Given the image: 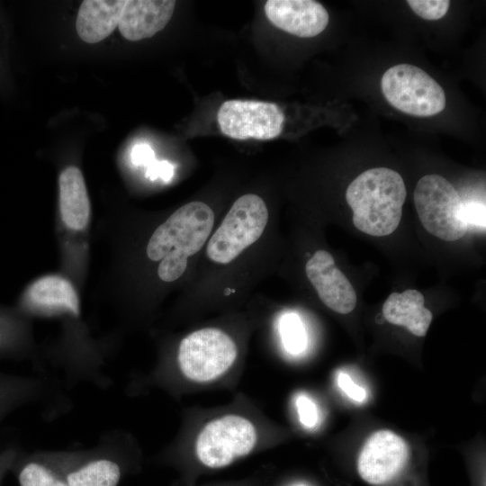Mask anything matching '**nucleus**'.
Returning a JSON list of instances; mask_svg holds the SVG:
<instances>
[{
  "instance_id": "nucleus-1",
  "label": "nucleus",
  "mask_w": 486,
  "mask_h": 486,
  "mask_svg": "<svg viewBox=\"0 0 486 486\" xmlns=\"http://www.w3.org/2000/svg\"><path fill=\"white\" fill-rule=\"evenodd\" d=\"M215 220L212 209L200 201L190 202L175 211L153 232L148 241V258L158 263L157 274L164 283L180 279L189 258L206 245Z\"/></svg>"
},
{
  "instance_id": "nucleus-2",
  "label": "nucleus",
  "mask_w": 486,
  "mask_h": 486,
  "mask_svg": "<svg viewBox=\"0 0 486 486\" xmlns=\"http://www.w3.org/2000/svg\"><path fill=\"white\" fill-rule=\"evenodd\" d=\"M406 194L398 172L386 167L365 170L346 191L355 227L375 237L392 234L400 222Z\"/></svg>"
},
{
  "instance_id": "nucleus-3",
  "label": "nucleus",
  "mask_w": 486,
  "mask_h": 486,
  "mask_svg": "<svg viewBox=\"0 0 486 486\" xmlns=\"http://www.w3.org/2000/svg\"><path fill=\"white\" fill-rule=\"evenodd\" d=\"M265 201L255 194L238 197L206 242L207 258L229 265L262 236L268 222Z\"/></svg>"
},
{
  "instance_id": "nucleus-4",
  "label": "nucleus",
  "mask_w": 486,
  "mask_h": 486,
  "mask_svg": "<svg viewBox=\"0 0 486 486\" xmlns=\"http://www.w3.org/2000/svg\"><path fill=\"white\" fill-rule=\"evenodd\" d=\"M414 203L423 227L446 241L463 238L467 223L463 216V202L452 185L439 175L421 177L414 191Z\"/></svg>"
},
{
  "instance_id": "nucleus-5",
  "label": "nucleus",
  "mask_w": 486,
  "mask_h": 486,
  "mask_svg": "<svg viewBox=\"0 0 486 486\" xmlns=\"http://www.w3.org/2000/svg\"><path fill=\"white\" fill-rule=\"evenodd\" d=\"M382 92L397 110L413 116L429 117L446 107V94L441 86L420 68L398 64L382 76Z\"/></svg>"
},
{
  "instance_id": "nucleus-6",
  "label": "nucleus",
  "mask_w": 486,
  "mask_h": 486,
  "mask_svg": "<svg viewBox=\"0 0 486 486\" xmlns=\"http://www.w3.org/2000/svg\"><path fill=\"white\" fill-rule=\"evenodd\" d=\"M238 354L234 340L223 330L205 328L180 342L177 361L182 374L196 382H207L227 372Z\"/></svg>"
},
{
  "instance_id": "nucleus-7",
  "label": "nucleus",
  "mask_w": 486,
  "mask_h": 486,
  "mask_svg": "<svg viewBox=\"0 0 486 486\" xmlns=\"http://www.w3.org/2000/svg\"><path fill=\"white\" fill-rule=\"evenodd\" d=\"M256 443L252 422L238 415H226L202 428L195 442V454L204 466L222 468L249 454Z\"/></svg>"
},
{
  "instance_id": "nucleus-8",
  "label": "nucleus",
  "mask_w": 486,
  "mask_h": 486,
  "mask_svg": "<svg viewBox=\"0 0 486 486\" xmlns=\"http://www.w3.org/2000/svg\"><path fill=\"white\" fill-rule=\"evenodd\" d=\"M217 122L221 132L231 139L268 140L281 134L284 114L274 103L231 99L220 104Z\"/></svg>"
},
{
  "instance_id": "nucleus-9",
  "label": "nucleus",
  "mask_w": 486,
  "mask_h": 486,
  "mask_svg": "<svg viewBox=\"0 0 486 486\" xmlns=\"http://www.w3.org/2000/svg\"><path fill=\"white\" fill-rule=\"evenodd\" d=\"M409 459L406 442L391 430L373 433L358 457L357 471L369 484L382 485L395 479Z\"/></svg>"
},
{
  "instance_id": "nucleus-10",
  "label": "nucleus",
  "mask_w": 486,
  "mask_h": 486,
  "mask_svg": "<svg viewBox=\"0 0 486 486\" xmlns=\"http://www.w3.org/2000/svg\"><path fill=\"white\" fill-rule=\"evenodd\" d=\"M305 272L321 302L332 310L350 313L356 305V293L346 277L336 266L333 256L320 249L307 261Z\"/></svg>"
},
{
  "instance_id": "nucleus-11",
  "label": "nucleus",
  "mask_w": 486,
  "mask_h": 486,
  "mask_svg": "<svg viewBox=\"0 0 486 486\" xmlns=\"http://www.w3.org/2000/svg\"><path fill=\"white\" fill-rule=\"evenodd\" d=\"M264 8L274 26L301 38L319 35L329 20L325 7L313 0H268Z\"/></svg>"
},
{
  "instance_id": "nucleus-12",
  "label": "nucleus",
  "mask_w": 486,
  "mask_h": 486,
  "mask_svg": "<svg viewBox=\"0 0 486 486\" xmlns=\"http://www.w3.org/2000/svg\"><path fill=\"white\" fill-rule=\"evenodd\" d=\"M175 7L173 0H129L121 15L119 31L130 41L150 38L167 24Z\"/></svg>"
},
{
  "instance_id": "nucleus-13",
  "label": "nucleus",
  "mask_w": 486,
  "mask_h": 486,
  "mask_svg": "<svg viewBox=\"0 0 486 486\" xmlns=\"http://www.w3.org/2000/svg\"><path fill=\"white\" fill-rule=\"evenodd\" d=\"M21 303L30 310L79 313V300L74 286L58 275H46L35 280L25 290Z\"/></svg>"
},
{
  "instance_id": "nucleus-14",
  "label": "nucleus",
  "mask_w": 486,
  "mask_h": 486,
  "mask_svg": "<svg viewBox=\"0 0 486 486\" xmlns=\"http://www.w3.org/2000/svg\"><path fill=\"white\" fill-rule=\"evenodd\" d=\"M125 0H86L77 13L76 30L86 43H97L118 26Z\"/></svg>"
},
{
  "instance_id": "nucleus-15",
  "label": "nucleus",
  "mask_w": 486,
  "mask_h": 486,
  "mask_svg": "<svg viewBox=\"0 0 486 486\" xmlns=\"http://www.w3.org/2000/svg\"><path fill=\"white\" fill-rule=\"evenodd\" d=\"M59 208L65 225L74 230H82L90 219V201L80 169L70 166L59 175Z\"/></svg>"
},
{
  "instance_id": "nucleus-16",
  "label": "nucleus",
  "mask_w": 486,
  "mask_h": 486,
  "mask_svg": "<svg viewBox=\"0 0 486 486\" xmlns=\"http://www.w3.org/2000/svg\"><path fill=\"white\" fill-rule=\"evenodd\" d=\"M424 296L417 290L392 292L382 305V314L393 325L404 326L413 335L424 337L432 313L424 306Z\"/></svg>"
},
{
  "instance_id": "nucleus-17",
  "label": "nucleus",
  "mask_w": 486,
  "mask_h": 486,
  "mask_svg": "<svg viewBox=\"0 0 486 486\" xmlns=\"http://www.w3.org/2000/svg\"><path fill=\"white\" fill-rule=\"evenodd\" d=\"M121 476L119 465L108 459L87 463L67 477L68 486H117Z\"/></svg>"
},
{
  "instance_id": "nucleus-18",
  "label": "nucleus",
  "mask_w": 486,
  "mask_h": 486,
  "mask_svg": "<svg viewBox=\"0 0 486 486\" xmlns=\"http://www.w3.org/2000/svg\"><path fill=\"white\" fill-rule=\"evenodd\" d=\"M279 330L283 345L289 354L297 356L305 350L306 332L297 314L284 313L280 319Z\"/></svg>"
},
{
  "instance_id": "nucleus-19",
  "label": "nucleus",
  "mask_w": 486,
  "mask_h": 486,
  "mask_svg": "<svg viewBox=\"0 0 486 486\" xmlns=\"http://www.w3.org/2000/svg\"><path fill=\"white\" fill-rule=\"evenodd\" d=\"M18 480L20 486H68L67 482L58 479L51 471L36 462L23 465Z\"/></svg>"
},
{
  "instance_id": "nucleus-20",
  "label": "nucleus",
  "mask_w": 486,
  "mask_h": 486,
  "mask_svg": "<svg viewBox=\"0 0 486 486\" xmlns=\"http://www.w3.org/2000/svg\"><path fill=\"white\" fill-rule=\"evenodd\" d=\"M412 11L426 20H438L447 12L450 2L447 0H409Z\"/></svg>"
},
{
  "instance_id": "nucleus-21",
  "label": "nucleus",
  "mask_w": 486,
  "mask_h": 486,
  "mask_svg": "<svg viewBox=\"0 0 486 486\" xmlns=\"http://www.w3.org/2000/svg\"><path fill=\"white\" fill-rule=\"evenodd\" d=\"M21 395L20 382L0 374V418L19 401Z\"/></svg>"
},
{
  "instance_id": "nucleus-22",
  "label": "nucleus",
  "mask_w": 486,
  "mask_h": 486,
  "mask_svg": "<svg viewBox=\"0 0 486 486\" xmlns=\"http://www.w3.org/2000/svg\"><path fill=\"white\" fill-rule=\"evenodd\" d=\"M295 403L302 424L307 428H313L318 421V411L315 403L303 394H300L296 398Z\"/></svg>"
},
{
  "instance_id": "nucleus-23",
  "label": "nucleus",
  "mask_w": 486,
  "mask_h": 486,
  "mask_svg": "<svg viewBox=\"0 0 486 486\" xmlns=\"http://www.w3.org/2000/svg\"><path fill=\"white\" fill-rule=\"evenodd\" d=\"M338 384L340 389L352 400L357 402H362L365 400L366 392L364 389L356 384L346 373H338Z\"/></svg>"
},
{
  "instance_id": "nucleus-24",
  "label": "nucleus",
  "mask_w": 486,
  "mask_h": 486,
  "mask_svg": "<svg viewBox=\"0 0 486 486\" xmlns=\"http://www.w3.org/2000/svg\"><path fill=\"white\" fill-rule=\"evenodd\" d=\"M463 216L467 223L485 228V205L484 203L471 202L463 204Z\"/></svg>"
},
{
  "instance_id": "nucleus-25",
  "label": "nucleus",
  "mask_w": 486,
  "mask_h": 486,
  "mask_svg": "<svg viewBox=\"0 0 486 486\" xmlns=\"http://www.w3.org/2000/svg\"><path fill=\"white\" fill-rule=\"evenodd\" d=\"M173 173L174 168L170 163L167 161L154 160L148 166L146 176L151 180L160 178L165 182H169L173 176Z\"/></svg>"
},
{
  "instance_id": "nucleus-26",
  "label": "nucleus",
  "mask_w": 486,
  "mask_h": 486,
  "mask_svg": "<svg viewBox=\"0 0 486 486\" xmlns=\"http://www.w3.org/2000/svg\"><path fill=\"white\" fill-rule=\"evenodd\" d=\"M13 329L12 320L0 312V352H4L13 346Z\"/></svg>"
},
{
  "instance_id": "nucleus-27",
  "label": "nucleus",
  "mask_w": 486,
  "mask_h": 486,
  "mask_svg": "<svg viewBox=\"0 0 486 486\" xmlns=\"http://www.w3.org/2000/svg\"><path fill=\"white\" fill-rule=\"evenodd\" d=\"M131 160L136 166H148L154 161V151L147 144H137L132 149Z\"/></svg>"
},
{
  "instance_id": "nucleus-28",
  "label": "nucleus",
  "mask_w": 486,
  "mask_h": 486,
  "mask_svg": "<svg viewBox=\"0 0 486 486\" xmlns=\"http://www.w3.org/2000/svg\"><path fill=\"white\" fill-rule=\"evenodd\" d=\"M298 486H303V485H298Z\"/></svg>"
}]
</instances>
